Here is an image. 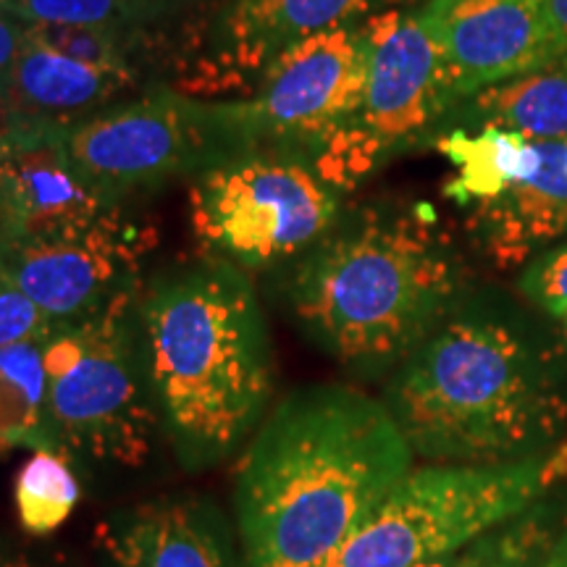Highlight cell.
Masks as SVG:
<instances>
[{
  "instance_id": "obj_17",
  "label": "cell",
  "mask_w": 567,
  "mask_h": 567,
  "mask_svg": "<svg viewBox=\"0 0 567 567\" xmlns=\"http://www.w3.org/2000/svg\"><path fill=\"white\" fill-rule=\"evenodd\" d=\"M137 82V76L71 59L34 38L27 27L24 45L0 84V103L11 116L71 124L109 109Z\"/></svg>"
},
{
  "instance_id": "obj_12",
  "label": "cell",
  "mask_w": 567,
  "mask_h": 567,
  "mask_svg": "<svg viewBox=\"0 0 567 567\" xmlns=\"http://www.w3.org/2000/svg\"><path fill=\"white\" fill-rule=\"evenodd\" d=\"M147 245L122 210L90 229L32 243H0V264L53 323H80L140 284Z\"/></svg>"
},
{
  "instance_id": "obj_4",
  "label": "cell",
  "mask_w": 567,
  "mask_h": 567,
  "mask_svg": "<svg viewBox=\"0 0 567 567\" xmlns=\"http://www.w3.org/2000/svg\"><path fill=\"white\" fill-rule=\"evenodd\" d=\"M384 405L413 455L434 463H517L567 439L557 371L492 318H446L402 360Z\"/></svg>"
},
{
  "instance_id": "obj_35",
  "label": "cell",
  "mask_w": 567,
  "mask_h": 567,
  "mask_svg": "<svg viewBox=\"0 0 567 567\" xmlns=\"http://www.w3.org/2000/svg\"><path fill=\"white\" fill-rule=\"evenodd\" d=\"M565 142H567V140H565Z\"/></svg>"
},
{
  "instance_id": "obj_24",
  "label": "cell",
  "mask_w": 567,
  "mask_h": 567,
  "mask_svg": "<svg viewBox=\"0 0 567 567\" xmlns=\"http://www.w3.org/2000/svg\"><path fill=\"white\" fill-rule=\"evenodd\" d=\"M34 38L90 63V66L130 74L140 80V55L151 30H126V27H63V24H27Z\"/></svg>"
},
{
  "instance_id": "obj_9",
  "label": "cell",
  "mask_w": 567,
  "mask_h": 567,
  "mask_svg": "<svg viewBox=\"0 0 567 567\" xmlns=\"http://www.w3.org/2000/svg\"><path fill=\"white\" fill-rule=\"evenodd\" d=\"M365 30L371 61L363 105L316 158L318 172L342 193L396 153L434 142L457 105L444 55L417 11L371 13Z\"/></svg>"
},
{
  "instance_id": "obj_31",
  "label": "cell",
  "mask_w": 567,
  "mask_h": 567,
  "mask_svg": "<svg viewBox=\"0 0 567 567\" xmlns=\"http://www.w3.org/2000/svg\"><path fill=\"white\" fill-rule=\"evenodd\" d=\"M450 563H452V557H446V559H436V563H429V565H421V567H450Z\"/></svg>"
},
{
  "instance_id": "obj_25",
  "label": "cell",
  "mask_w": 567,
  "mask_h": 567,
  "mask_svg": "<svg viewBox=\"0 0 567 567\" xmlns=\"http://www.w3.org/2000/svg\"><path fill=\"white\" fill-rule=\"evenodd\" d=\"M59 323H53L30 297L19 289L3 264H0V350L3 347L48 339Z\"/></svg>"
},
{
  "instance_id": "obj_5",
  "label": "cell",
  "mask_w": 567,
  "mask_h": 567,
  "mask_svg": "<svg viewBox=\"0 0 567 567\" xmlns=\"http://www.w3.org/2000/svg\"><path fill=\"white\" fill-rule=\"evenodd\" d=\"M567 481V439L502 465L410 467L326 567H421L455 557Z\"/></svg>"
},
{
  "instance_id": "obj_13",
  "label": "cell",
  "mask_w": 567,
  "mask_h": 567,
  "mask_svg": "<svg viewBox=\"0 0 567 567\" xmlns=\"http://www.w3.org/2000/svg\"><path fill=\"white\" fill-rule=\"evenodd\" d=\"M415 11L444 55L457 103L567 55L547 0H425Z\"/></svg>"
},
{
  "instance_id": "obj_26",
  "label": "cell",
  "mask_w": 567,
  "mask_h": 567,
  "mask_svg": "<svg viewBox=\"0 0 567 567\" xmlns=\"http://www.w3.org/2000/svg\"><path fill=\"white\" fill-rule=\"evenodd\" d=\"M523 292L549 313L567 316V245L555 252L542 255L523 276Z\"/></svg>"
},
{
  "instance_id": "obj_7",
  "label": "cell",
  "mask_w": 567,
  "mask_h": 567,
  "mask_svg": "<svg viewBox=\"0 0 567 567\" xmlns=\"http://www.w3.org/2000/svg\"><path fill=\"white\" fill-rule=\"evenodd\" d=\"M342 195L310 155L247 147L195 176L189 210L205 255L264 271L321 243L342 218Z\"/></svg>"
},
{
  "instance_id": "obj_18",
  "label": "cell",
  "mask_w": 567,
  "mask_h": 567,
  "mask_svg": "<svg viewBox=\"0 0 567 567\" xmlns=\"http://www.w3.org/2000/svg\"><path fill=\"white\" fill-rule=\"evenodd\" d=\"M446 130H505L534 142L567 140V55L473 92L452 109Z\"/></svg>"
},
{
  "instance_id": "obj_27",
  "label": "cell",
  "mask_w": 567,
  "mask_h": 567,
  "mask_svg": "<svg viewBox=\"0 0 567 567\" xmlns=\"http://www.w3.org/2000/svg\"><path fill=\"white\" fill-rule=\"evenodd\" d=\"M27 40V24H21L9 13L0 11V84H3L6 76L17 61V55L21 51Z\"/></svg>"
},
{
  "instance_id": "obj_19",
  "label": "cell",
  "mask_w": 567,
  "mask_h": 567,
  "mask_svg": "<svg viewBox=\"0 0 567 567\" xmlns=\"http://www.w3.org/2000/svg\"><path fill=\"white\" fill-rule=\"evenodd\" d=\"M434 145L455 166L444 193L463 208L494 200L513 184L528 179L538 166V145L505 130H446Z\"/></svg>"
},
{
  "instance_id": "obj_2",
  "label": "cell",
  "mask_w": 567,
  "mask_h": 567,
  "mask_svg": "<svg viewBox=\"0 0 567 567\" xmlns=\"http://www.w3.org/2000/svg\"><path fill=\"white\" fill-rule=\"evenodd\" d=\"M145 363L163 431L184 471L243 450L268 415L276 360L245 268L205 258L142 287Z\"/></svg>"
},
{
  "instance_id": "obj_3",
  "label": "cell",
  "mask_w": 567,
  "mask_h": 567,
  "mask_svg": "<svg viewBox=\"0 0 567 567\" xmlns=\"http://www.w3.org/2000/svg\"><path fill=\"white\" fill-rule=\"evenodd\" d=\"M455 245L423 208L365 205L297 260L289 308L310 342L352 368L402 363L463 289Z\"/></svg>"
},
{
  "instance_id": "obj_20",
  "label": "cell",
  "mask_w": 567,
  "mask_h": 567,
  "mask_svg": "<svg viewBox=\"0 0 567 567\" xmlns=\"http://www.w3.org/2000/svg\"><path fill=\"white\" fill-rule=\"evenodd\" d=\"M45 339L0 350V452L32 446L63 450L48 408Z\"/></svg>"
},
{
  "instance_id": "obj_6",
  "label": "cell",
  "mask_w": 567,
  "mask_h": 567,
  "mask_svg": "<svg viewBox=\"0 0 567 567\" xmlns=\"http://www.w3.org/2000/svg\"><path fill=\"white\" fill-rule=\"evenodd\" d=\"M140 295L142 281L101 313L59 326L42 350L61 446L122 467L145 465L161 421L142 344Z\"/></svg>"
},
{
  "instance_id": "obj_10",
  "label": "cell",
  "mask_w": 567,
  "mask_h": 567,
  "mask_svg": "<svg viewBox=\"0 0 567 567\" xmlns=\"http://www.w3.org/2000/svg\"><path fill=\"white\" fill-rule=\"evenodd\" d=\"M371 40L365 21L300 42L268 66L243 101H224L245 147H287L318 158L358 116Z\"/></svg>"
},
{
  "instance_id": "obj_15",
  "label": "cell",
  "mask_w": 567,
  "mask_h": 567,
  "mask_svg": "<svg viewBox=\"0 0 567 567\" xmlns=\"http://www.w3.org/2000/svg\"><path fill=\"white\" fill-rule=\"evenodd\" d=\"M113 567H237L221 509L200 496H163L97 528Z\"/></svg>"
},
{
  "instance_id": "obj_11",
  "label": "cell",
  "mask_w": 567,
  "mask_h": 567,
  "mask_svg": "<svg viewBox=\"0 0 567 567\" xmlns=\"http://www.w3.org/2000/svg\"><path fill=\"white\" fill-rule=\"evenodd\" d=\"M61 126L6 113L0 130V243L66 237L122 210L80 174Z\"/></svg>"
},
{
  "instance_id": "obj_22",
  "label": "cell",
  "mask_w": 567,
  "mask_h": 567,
  "mask_svg": "<svg viewBox=\"0 0 567 567\" xmlns=\"http://www.w3.org/2000/svg\"><path fill=\"white\" fill-rule=\"evenodd\" d=\"M80 496V478L63 450H34L13 481L19 523L30 536L59 530L74 513Z\"/></svg>"
},
{
  "instance_id": "obj_33",
  "label": "cell",
  "mask_w": 567,
  "mask_h": 567,
  "mask_svg": "<svg viewBox=\"0 0 567 567\" xmlns=\"http://www.w3.org/2000/svg\"><path fill=\"white\" fill-rule=\"evenodd\" d=\"M565 323H567V316H565Z\"/></svg>"
},
{
  "instance_id": "obj_21",
  "label": "cell",
  "mask_w": 567,
  "mask_h": 567,
  "mask_svg": "<svg viewBox=\"0 0 567 567\" xmlns=\"http://www.w3.org/2000/svg\"><path fill=\"white\" fill-rule=\"evenodd\" d=\"M559 488L467 544L450 567H542L567 526V499Z\"/></svg>"
},
{
  "instance_id": "obj_29",
  "label": "cell",
  "mask_w": 567,
  "mask_h": 567,
  "mask_svg": "<svg viewBox=\"0 0 567 567\" xmlns=\"http://www.w3.org/2000/svg\"><path fill=\"white\" fill-rule=\"evenodd\" d=\"M542 567H567V526L563 534L557 536L555 547H551V551L547 555V559H544Z\"/></svg>"
},
{
  "instance_id": "obj_14",
  "label": "cell",
  "mask_w": 567,
  "mask_h": 567,
  "mask_svg": "<svg viewBox=\"0 0 567 567\" xmlns=\"http://www.w3.org/2000/svg\"><path fill=\"white\" fill-rule=\"evenodd\" d=\"M381 0H229L213 19L203 53V80L210 90L245 87L289 48L365 21Z\"/></svg>"
},
{
  "instance_id": "obj_34",
  "label": "cell",
  "mask_w": 567,
  "mask_h": 567,
  "mask_svg": "<svg viewBox=\"0 0 567 567\" xmlns=\"http://www.w3.org/2000/svg\"><path fill=\"white\" fill-rule=\"evenodd\" d=\"M423 3H425V0H423Z\"/></svg>"
},
{
  "instance_id": "obj_32",
  "label": "cell",
  "mask_w": 567,
  "mask_h": 567,
  "mask_svg": "<svg viewBox=\"0 0 567 567\" xmlns=\"http://www.w3.org/2000/svg\"><path fill=\"white\" fill-rule=\"evenodd\" d=\"M3 124H6V109L3 103H0V130H3Z\"/></svg>"
},
{
  "instance_id": "obj_28",
  "label": "cell",
  "mask_w": 567,
  "mask_h": 567,
  "mask_svg": "<svg viewBox=\"0 0 567 567\" xmlns=\"http://www.w3.org/2000/svg\"><path fill=\"white\" fill-rule=\"evenodd\" d=\"M547 11L559 45H563V51L567 53V0H547Z\"/></svg>"
},
{
  "instance_id": "obj_30",
  "label": "cell",
  "mask_w": 567,
  "mask_h": 567,
  "mask_svg": "<svg viewBox=\"0 0 567 567\" xmlns=\"http://www.w3.org/2000/svg\"><path fill=\"white\" fill-rule=\"evenodd\" d=\"M0 567H55V565L38 563V559L24 557V555H0Z\"/></svg>"
},
{
  "instance_id": "obj_1",
  "label": "cell",
  "mask_w": 567,
  "mask_h": 567,
  "mask_svg": "<svg viewBox=\"0 0 567 567\" xmlns=\"http://www.w3.org/2000/svg\"><path fill=\"white\" fill-rule=\"evenodd\" d=\"M413 457L384 400L344 384L281 396L234 471L245 567H326Z\"/></svg>"
},
{
  "instance_id": "obj_16",
  "label": "cell",
  "mask_w": 567,
  "mask_h": 567,
  "mask_svg": "<svg viewBox=\"0 0 567 567\" xmlns=\"http://www.w3.org/2000/svg\"><path fill=\"white\" fill-rule=\"evenodd\" d=\"M538 166L494 200L471 205V231L499 268H515L567 231V142H536Z\"/></svg>"
},
{
  "instance_id": "obj_8",
  "label": "cell",
  "mask_w": 567,
  "mask_h": 567,
  "mask_svg": "<svg viewBox=\"0 0 567 567\" xmlns=\"http://www.w3.org/2000/svg\"><path fill=\"white\" fill-rule=\"evenodd\" d=\"M61 137L84 179L116 203L182 176L195 179L247 151L224 101L205 103L172 87H153L63 124Z\"/></svg>"
},
{
  "instance_id": "obj_23",
  "label": "cell",
  "mask_w": 567,
  "mask_h": 567,
  "mask_svg": "<svg viewBox=\"0 0 567 567\" xmlns=\"http://www.w3.org/2000/svg\"><path fill=\"white\" fill-rule=\"evenodd\" d=\"M187 0H0V11L21 24L63 27H126L151 30Z\"/></svg>"
}]
</instances>
